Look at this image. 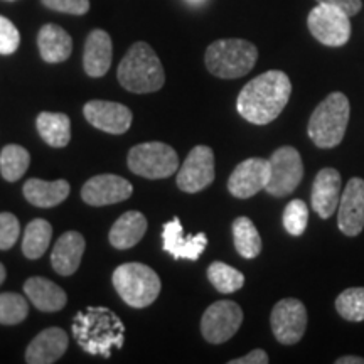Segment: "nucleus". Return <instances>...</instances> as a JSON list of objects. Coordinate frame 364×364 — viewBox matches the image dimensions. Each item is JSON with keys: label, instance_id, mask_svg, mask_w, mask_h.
Returning a JSON list of instances; mask_svg holds the SVG:
<instances>
[{"label": "nucleus", "instance_id": "12", "mask_svg": "<svg viewBox=\"0 0 364 364\" xmlns=\"http://www.w3.org/2000/svg\"><path fill=\"white\" fill-rule=\"evenodd\" d=\"M215 181V152L208 145H198L177 171V186L188 194L206 189Z\"/></svg>", "mask_w": 364, "mask_h": 364}, {"label": "nucleus", "instance_id": "26", "mask_svg": "<svg viewBox=\"0 0 364 364\" xmlns=\"http://www.w3.org/2000/svg\"><path fill=\"white\" fill-rule=\"evenodd\" d=\"M36 127L41 139L44 140L49 147L63 149L70 144L71 140V120L65 113H39Z\"/></svg>", "mask_w": 364, "mask_h": 364}, {"label": "nucleus", "instance_id": "2", "mask_svg": "<svg viewBox=\"0 0 364 364\" xmlns=\"http://www.w3.org/2000/svg\"><path fill=\"white\" fill-rule=\"evenodd\" d=\"M75 338L86 353L108 356L113 348H122L124 324L108 309L93 307L78 314L73 324Z\"/></svg>", "mask_w": 364, "mask_h": 364}, {"label": "nucleus", "instance_id": "18", "mask_svg": "<svg viewBox=\"0 0 364 364\" xmlns=\"http://www.w3.org/2000/svg\"><path fill=\"white\" fill-rule=\"evenodd\" d=\"M341 189H343V179L341 174L332 167L318 171L312 184L311 203L312 209L322 220H329L334 215L341 201Z\"/></svg>", "mask_w": 364, "mask_h": 364}, {"label": "nucleus", "instance_id": "37", "mask_svg": "<svg viewBox=\"0 0 364 364\" xmlns=\"http://www.w3.org/2000/svg\"><path fill=\"white\" fill-rule=\"evenodd\" d=\"M318 4H326V6H332L338 7L341 11L348 14L349 17L356 16V14L361 11L363 2L361 0H317Z\"/></svg>", "mask_w": 364, "mask_h": 364}, {"label": "nucleus", "instance_id": "33", "mask_svg": "<svg viewBox=\"0 0 364 364\" xmlns=\"http://www.w3.org/2000/svg\"><path fill=\"white\" fill-rule=\"evenodd\" d=\"M284 228L289 235L302 236L309 225V208L302 199H294L287 204L284 211Z\"/></svg>", "mask_w": 364, "mask_h": 364}, {"label": "nucleus", "instance_id": "23", "mask_svg": "<svg viewBox=\"0 0 364 364\" xmlns=\"http://www.w3.org/2000/svg\"><path fill=\"white\" fill-rule=\"evenodd\" d=\"M38 46L41 58L46 63H51V65L66 61L73 53L71 36L56 24H46L41 27L38 34Z\"/></svg>", "mask_w": 364, "mask_h": 364}, {"label": "nucleus", "instance_id": "7", "mask_svg": "<svg viewBox=\"0 0 364 364\" xmlns=\"http://www.w3.org/2000/svg\"><path fill=\"white\" fill-rule=\"evenodd\" d=\"M129 169L145 179H166L179 169V156L171 145L147 142L135 145L129 152Z\"/></svg>", "mask_w": 364, "mask_h": 364}, {"label": "nucleus", "instance_id": "34", "mask_svg": "<svg viewBox=\"0 0 364 364\" xmlns=\"http://www.w3.org/2000/svg\"><path fill=\"white\" fill-rule=\"evenodd\" d=\"M21 235L19 220L12 213H0V250H11Z\"/></svg>", "mask_w": 364, "mask_h": 364}, {"label": "nucleus", "instance_id": "25", "mask_svg": "<svg viewBox=\"0 0 364 364\" xmlns=\"http://www.w3.org/2000/svg\"><path fill=\"white\" fill-rule=\"evenodd\" d=\"M70 182L65 179L59 181H43L29 179L24 184L26 199L36 208H54L70 196Z\"/></svg>", "mask_w": 364, "mask_h": 364}, {"label": "nucleus", "instance_id": "20", "mask_svg": "<svg viewBox=\"0 0 364 364\" xmlns=\"http://www.w3.org/2000/svg\"><path fill=\"white\" fill-rule=\"evenodd\" d=\"M113 46L110 34L102 29L91 31L85 43L83 66L91 78H102L112 66Z\"/></svg>", "mask_w": 364, "mask_h": 364}, {"label": "nucleus", "instance_id": "17", "mask_svg": "<svg viewBox=\"0 0 364 364\" xmlns=\"http://www.w3.org/2000/svg\"><path fill=\"white\" fill-rule=\"evenodd\" d=\"M162 248L176 260L196 262L208 247V236L204 233L184 235L179 218L167 221L162 228Z\"/></svg>", "mask_w": 364, "mask_h": 364}, {"label": "nucleus", "instance_id": "30", "mask_svg": "<svg viewBox=\"0 0 364 364\" xmlns=\"http://www.w3.org/2000/svg\"><path fill=\"white\" fill-rule=\"evenodd\" d=\"M208 279L221 294H233L245 285L243 273L223 262H215L209 265Z\"/></svg>", "mask_w": 364, "mask_h": 364}, {"label": "nucleus", "instance_id": "24", "mask_svg": "<svg viewBox=\"0 0 364 364\" xmlns=\"http://www.w3.org/2000/svg\"><path fill=\"white\" fill-rule=\"evenodd\" d=\"M145 231H147V218L139 211H127L113 223L108 240L113 248L129 250L144 238Z\"/></svg>", "mask_w": 364, "mask_h": 364}, {"label": "nucleus", "instance_id": "5", "mask_svg": "<svg viewBox=\"0 0 364 364\" xmlns=\"http://www.w3.org/2000/svg\"><path fill=\"white\" fill-rule=\"evenodd\" d=\"M258 49L245 39H220L206 49V68L223 80H235L248 75L257 65Z\"/></svg>", "mask_w": 364, "mask_h": 364}, {"label": "nucleus", "instance_id": "16", "mask_svg": "<svg viewBox=\"0 0 364 364\" xmlns=\"http://www.w3.org/2000/svg\"><path fill=\"white\" fill-rule=\"evenodd\" d=\"M85 118L95 129L107 132V134L122 135L130 129L132 115L130 108L125 105L115 102H103V100H93L88 102L83 108Z\"/></svg>", "mask_w": 364, "mask_h": 364}, {"label": "nucleus", "instance_id": "38", "mask_svg": "<svg viewBox=\"0 0 364 364\" xmlns=\"http://www.w3.org/2000/svg\"><path fill=\"white\" fill-rule=\"evenodd\" d=\"M268 361H270V358H268V354L263 349H255V351L248 353L247 356L231 359L230 364H267Z\"/></svg>", "mask_w": 364, "mask_h": 364}, {"label": "nucleus", "instance_id": "39", "mask_svg": "<svg viewBox=\"0 0 364 364\" xmlns=\"http://www.w3.org/2000/svg\"><path fill=\"white\" fill-rule=\"evenodd\" d=\"M336 364H364V358L361 356H343L336 359Z\"/></svg>", "mask_w": 364, "mask_h": 364}, {"label": "nucleus", "instance_id": "35", "mask_svg": "<svg viewBox=\"0 0 364 364\" xmlns=\"http://www.w3.org/2000/svg\"><path fill=\"white\" fill-rule=\"evenodd\" d=\"M21 44V34L17 27L7 17L0 16V54L9 56L17 51Z\"/></svg>", "mask_w": 364, "mask_h": 364}, {"label": "nucleus", "instance_id": "32", "mask_svg": "<svg viewBox=\"0 0 364 364\" xmlns=\"http://www.w3.org/2000/svg\"><path fill=\"white\" fill-rule=\"evenodd\" d=\"M29 314V304L19 294H0V324L16 326L26 321Z\"/></svg>", "mask_w": 364, "mask_h": 364}, {"label": "nucleus", "instance_id": "9", "mask_svg": "<svg viewBox=\"0 0 364 364\" xmlns=\"http://www.w3.org/2000/svg\"><path fill=\"white\" fill-rule=\"evenodd\" d=\"M307 26L314 38L329 48H341L351 39V21L338 7L318 4L309 12Z\"/></svg>", "mask_w": 364, "mask_h": 364}, {"label": "nucleus", "instance_id": "19", "mask_svg": "<svg viewBox=\"0 0 364 364\" xmlns=\"http://www.w3.org/2000/svg\"><path fill=\"white\" fill-rule=\"evenodd\" d=\"M68 349V334L59 327H49L39 332L26 349V361L29 364H53Z\"/></svg>", "mask_w": 364, "mask_h": 364}, {"label": "nucleus", "instance_id": "15", "mask_svg": "<svg viewBox=\"0 0 364 364\" xmlns=\"http://www.w3.org/2000/svg\"><path fill=\"white\" fill-rule=\"evenodd\" d=\"M134 186L124 177L115 174H102L91 177L81 189V198L90 206H110L129 199Z\"/></svg>", "mask_w": 364, "mask_h": 364}, {"label": "nucleus", "instance_id": "8", "mask_svg": "<svg viewBox=\"0 0 364 364\" xmlns=\"http://www.w3.org/2000/svg\"><path fill=\"white\" fill-rule=\"evenodd\" d=\"M268 162H270V179L265 188L267 193L275 198L292 194L304 177V162L299 150L285 145L277 149Z\"/></svg>", "mask_w": 364, "mask_h": 364}, {"label": "nucleus", "instance_id": "41", "mask_svg": "<svg viewBox=\"0 0 364 364\" xmlns=\"http://www.w3.org/2000/svg\"><path fill=\"white\" fill-rule=\"evenodd\" d=\"M191 6H201V4L206 2V0H188Z\"/></svg>", "mask_w": 364, "mask_h": 364}, {"label": "nucleus", "instance_id": "10", "mask_svg": "<svg viewBox=\"0 0 364 364\" xmlns=\"http://www.w3.org/2000/svg\"><path fill=\"white\" fill-rule=\"evenodd\" d=\"M243 322V311L233 300H218L203 314L201 332L211 344H223L238 332Z\"/></svg>", "mask_w": 364, "mask_h": 364}, {"label": "nucleus", "instance_id": "21", "mask_svg": "<svg viewBox=\"0 0 364 364\" xmlns=\"http://www.w3.org/2000/svg\"><path fill=\"white\" fill-rule=\"evenodd\" d=\"M86 241L78 231H66L54 245L51 253V265L54 272L63 277H70L80 268Z\"/></svg>", "mask_w": 364, "mask_h": 364}, {"label": "nucleus", "instance_id": "1", "mask_svg": "<svg viewBox=\"0 0 364 364\" xmlns=\"http://www.w3.org/2000/svg\"><path fill=\"white\" fill-rule=\"evenodd\" d=\"M292 95V83L284 71L272 70L257 76L240 91L236 110L255 125H267L284 112Z\"/></svg>", "mask_w": 364, "mask_h": 364}, {"label": "nucleus", "instance_id": "29", "mask_svg": "<svg viewBox=\"0 0 364 364\" xmlns=\"http://www.w3.org/2000/svg\"><path fill=\"white\" fill-rule=\"evenodd\" d=\"M31 156L24 147L17 144L6 145L0 152V172L7 182L19 181L29 169Z\"/></svg>", "mask_w": 364, "mask_h": 364}, {"label": "nucleus", "instance_id": "13", "mask_svg": "<svg viewBox=\"0 0 364 364\" xmlns=\"http://www.w3.org/2000/svg\"><path fill=\"white\" fill-rule=\"evenodd\" d=\"M270 179V162L262 157H252L235 167L228 179V191L238 199H248L267 188Z\"/></svg>", "mask_w": 364, "mask_h": 364}, {"label": "nucleus", "instance_id": "40", "mask_svg": "<svg viewBox=\"0 0 364 364\" xmlns=\"http://www.w3.org/2000/svg\"><path fill=\"white\" fill-rule=\"evenodd\" d=\"M6 275H7V273H6V267H4L2 263H0V285H2L4 280H6Z\"/></svg>", "mask_w": 364, "mask_h": 364}, {"label": "nucleus", "instance_id": "42", "mask_svg": "<svg viewBox=\"0 0 364 364\" xmlns=\"http://www.w3.org/2000/svg\"><path fill=\"white\" fill-rule=\"evenodd\" d=\"M6 2H14V0H6Z\"/></svg>", "mask_w": 364, "mask_h": 364}, {"label": "nucleus", "instance_id": "28", "mask_svg": "<svg viewBox=\"0 0 364 364\" xmlns=\"http://www.w3.org/2000/svg\"><path fill=\"white\" fill-rule=\"evenodd\" d=\"M233 241L236 252L247 260H253L262 252L260 233L247 216H240L233 221Z\"/></svg>", "mask_w": 364, "mask_h": 364}, {"label": "nucleus", "instance_id": "27", "mask_svg": "<svg viewBox=\"0 0 364 364\" xmlns=\"http://www.w3.org/2000/svg\"><path fill=\"white\" fill-rule=\"evenodd\" d=\"M53 236V228L43 218L33 220L27 225L22 238V253L29 260H38L49 248Z\"/></svg>", "mask_w": 364, "mask_h": 364}, {"label": "nucleus", "instance_id": "4", "mask_svg": "<svg viewBox=\"0 0 364 364\" xmlns=\"http://www.w3.org/2000/svg\"><path fill=\"white\" fill-rule=\"evenodd\" d=\"M349 117H351V105L348 97L334 91L327 95L324 102L317 105L309 120L307 134L318 149L338 147L346 135Z\"/></svg>", "mask_w": 364, "mask_h": 364}, {"label": "nucleus", "instance_id": "31", "mask_svg": "<svg viewBox=\"0 0 364 364\" xmlns=\"http://www.w3.org/2000/svg\"><path fill=\"white\" fill-rule=\"evenodd\" d=\"M336 311L349 322L364 321V287L346 289L336 299Z\"/></svg>", "mask_w": 364, "mask_h": 364}, {"label": "nucleus", "instance_id": "14", "mask_svg": "<svg viewBox=\"0 0 364 364\" xmlns=\"http://www.w3.org/2000/svg\"><path fill=\"white\" fill-rule=\"evenodd\" d=\"M338 226L346 236H358L364 230V179L353 177L341 194Z\"/></svg>", "mask_w": 364, "mask_h": 364}, {"label": "nucleus", "instance_id": "3", "mask_svg": "<svg viewBox=\"0 0 364 364\" xmlns=\"http://www.w3.org/2000/svg\"><path fill=\"white\" fill-rule=\"evenodd\" d=\"M118 81L132 93H154L164 86L166 73L147 43H135L118 66Z\"/></svg>", "mask_w": 364, "mask_h": 364}, {"label": "nucleus", "instance_id": "36", "mask_svg": "<svg viewBox=\"0 0 364 364\" xmlns=\"http://www.w3.org/2000/svg\"><path fill=\"white\" fill-rule=\"evenodd\" d=\"M41 2L51 11L71 14V16H85L90 11V0H41Z\"/></svg>", "mask_w": 364, "mask_h": 364}, {"label": "nucleus", "instance_id": "6", "mask_svg": "<svg viewBox=\"0 0 364 364\" xmlns=\"http://www.w3.org/2000/svg\"><path fill=\"white\" fill-rule=\"evenodd\" d=\"M112 280L122 300L135 309L152 306L161 294V279L144 263H124L113 272Z\"/></svg>", "mask_w": 364, "mask_h": 364}, {"label": "nucleus", "instance_id": "22", "mask_svg": "<svg viewBox=\"0 0 364 364\" xmlns=\"http://www.w3.org/2000/svg\"><path fill=\"white\" fill-rule=\"evenodd\" d=\"M24 292L41 312H58L65 309L68 302L65 290L43 277H31L24 284Z\"/></svg>", "mask_w": 364, "mask_h": 364}, {"label": "nucleus", "instance_id": "11", "mask_svg": "<svg viewBox=\"0 0 364 364\" xmlns=\"http://www.w3.org/2000/svg\"><path fill=\"white\" fill-rule=\"evenodd\" d=\"M270 324L273 336L280 344H297L307 329V309L299 299L280 300L273 307Z\"/></svg>", "mask_w": 364, "mask_h": 364}]
</instances>
